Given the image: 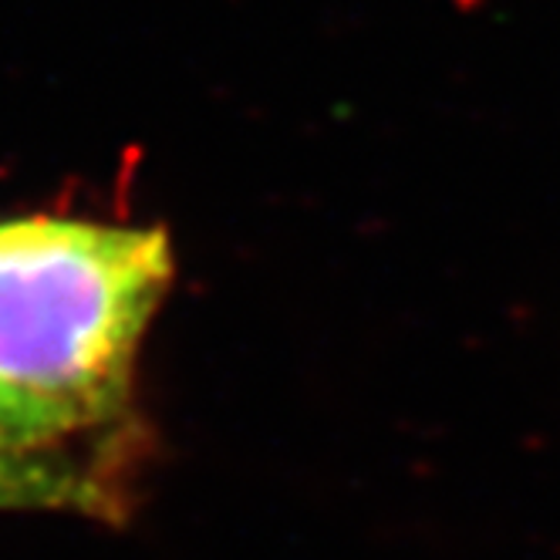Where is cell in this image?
<instances>
[{
  "label": "cell",
  "instance_id": "1",
  "mask_svg": "<svg viewBox=\"0 0 560 560\" xmlns=\"http://www.w3.org/2000/svg\"><path fill=\"white\" fill-rule=\"evenodd\" d=\"M173 277L159 226L0 220V385L78 435L129 425L139 348Z\"/></svg>",
  "mask_w": 560,
  "mask_h": 560
},
{
  "label": "cell",
  "instance_id": "2",
  "mask_svg": "<svg viewBox=\"0 0 560 560\" xmlns=\"http://www.w3.org/2000/svg\"><path fill=\"white\" fill-rule=\"evenodd\" d=\"M129 439H105L85 450H0V513H71L122 524L132 506Z\"/></svg>",
  "mask_w": 560,
  "mask_h": 560
},
{
  "label": "cell",
  "instance_id": "3",
  "mask_svg": "<svg viewBox=\"0 0 560 560\" xmlns=\"http://www.w3.org/2000/svg\"><path fill=\"white\" fill-rule=\"evenodd\" d=\"M78 435L61 416L0 385V450H58Z\"/></svg>",
  "mask_w": 560,
  "mask_h": 560
}]
</instances>
